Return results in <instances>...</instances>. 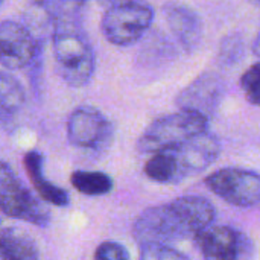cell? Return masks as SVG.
Returning <instances> with one entry per match:
<instances>
[{
    "label": "cell",
    "instance_id": "6da1fadb",
    "mask_svg": "<svg viewBox=\"0 0 260 260\" xmlns=\"http://www.w3.org/2000/svg\"><path fill=\"white\" fill-rule=\"evenodd\" d=\"M216 212L213 204L197 195L180 197L168 204L146 209L134 222L133 235L136 242L166 244L193 239L207 225L213 224Z\"/></svg>",
    "mask_w": 260,
    "mask_h": 260
},
{
    "label": "cell",
    "instance_id": "7a4b0ae2",
    "mask_svg": "<svg viewBox=\"0 0 260 260\" xmlns=\"http://www.w3.org/2000/svg\"><path fill=\"white\" fill-rule=\"evenodd\" d=\"M221 154L219 139L207 129L183 143L151 154L145 165L146 177L160 184H180L204 172Z\"/></svg>",
    "mask_w": 260,
    "mask_h": 260
},
{
    "label": "cell",
    "instance_id": "3957f363",
    "mask_svg": "<svg viewBox=\"0 0 260 260\" xmlns=\"http://www.w3.org/2000/svg\"><path fill=\"white\" fill-rule=\"evenodd\" d=\"M52 50L59 76L70 87L87 85L96 70V56L90 40L73 11L53 18Z\"/></svg>",
    "mask_w": 260,
    "mask_h": 260
},
{
    "label": "cell",
    "instance_id": "277c9868",
    "mask_svg": "<svg viewBox=\"0 0 260 260\" xmlns=\"http://www.w3.org/2000/svg\"><path fill=\"white\" fill-rule=\"evenodd\" d=\"M209 120L210 119L197 111L180 108L177 113L154 120L137 140V148L142 154H154L168 149L206 131Z\"/></svg>",
    "mask_w": 260,
    "mask_h": 260
},
{
    "label": "cell",
    "instance_id": "5b68a950",
    "mask_svg": "<svg viewBox=\"0 0 260 260\" xmlns=\"http://www.w3.org/2000/svg\"><path fill=\"white\" fill-rule=\"evenodd\" d=\"M0 212L5 216L29 222L37 227H47L50 212L41 198H37L18 177L12 168L0 160Z\"/></svg>",
    "mask_w": 260,
    "mask_h": 260
},
{
    "label": "cell",
    "instance_id": "8992f818",
    "mask_svg": "<svg viewBox=\"0 0 260 260\" xmlns=\"http://www.w3.org/2000/svg\"><path fill=\"white\" fill-rule=\"evenodd\" d=\"M154 20V9L143 0L110 5L105 11L101 30L104 37L114 46H131L137 43Z\"/></svg>",
    "mask_w": 260,
    "mask_h": 260
},
{
    "label": "cell",
    "instance_id": "52a82bcc",
    "mask_svg": "<svg viewBox=\"0 0 260 260\" xmlns=\"http://www.w3.org/2000/svg\"><path fill=\"white\" fill-rule=\"evenodd\" d=\"M204 184L216 197L236 207H254L260 198V177L256 171L222 168L204 178Z\"/></svg>",
    "mask_w": 260,
    "mask_h": 260
},
{
    "label": "cell",
    "instance_id": "ba28073f",
    "mask_svg": "<svg viewBox=\"0 0 260 260\" xmlns=\"http://www.w3.org/2000/svg\"><path fill=\"white\" fill-rule=\"evenodd\" d=\"M197 248L204 259H247L253 253V242L248 236L229 225H207L193 238Z\"/></svg>",
    "mask_w": 260,
    "mask_h": 260
},
{
    "label": "cell",
    "instance_id": "9c48e42d",
    "mask_svg": "<svg viewBox=\"0 0 260 260\" xmlns=\"http://www.w3.org/2000/svg\"><path fill=\"white\" fill-rule=\"evenodd\" d=\"M113 137L108 117L94 107L82 105L72 111L67 120V139L79 149H102Z\"/></svg>",
    "mask_w": 260,
    "mask_h": 260
},
{
    "label": "cell",
    "instance_id": "30bf717a",
    "mask_svg": "<svg viewBox=\"0 0 260 260\" xmlns=\"http://www.w3.org/2000/svg\"><path fill=\"white\" fill-rule=\"evenodd\" d=\"M38 53L34 32L17 20L0 21V66L8 70L27 67Z\"/></svg>",
    "mask_w": 260,
    "mask_h": 260
},
{
    "label": "cell",
    "instance_id": "8fae6325",
    "mask_svg": "<svg viewBox=\"0 0 260 260\" xmlns=\"http://www.w3.org/2000/svg\"><path fill=\"white\" fill-rule=\"evenodd\" d=\"M224 93L225 85L221 76L207 72L198 76L178 94L177 105L183 110H192L210 119L218 110Z\"/></svg>",
    "mask_w": 260,
    "mask_h": 260
},
{
    "label": "cell",
    "instance_id": "7c38bea8",
    "mask_svg": "<svg viewBox=\"0 0 260 260\" xmlns=\"http://www.w3.org/2000/svg\"><path fill=\"white\" fill-rule=\"evenodd\" d=\"M168 26L181 47L192 53L203 40V21L200 15L183 3H168L165 6Z\"/></svg>",
    "mask_w": 260,
    "mask_h": 260
},
{
    "label": "cell",
    "instance_id": "4fadbf2b",
    "mask_svg": "<svg viewBox=\"0 0 260 260\" xmlns=\"http://www.w3.org/2000/svg\"><path fill=\"white\" fill-rule=\"evenodd\" d=\"M24 169L38 193V197L44 203H50L56 207L69 206V193L67 190L58 187L50 183L43 174V157L38 151H29L23 158Z\"/></svg>",
    "mask_w": 260,
    "mask_h": 260
},
{
    "label": "cell",
    "instance_id": "5bb4252c",
    "mask_svg": "<svg viewBox=\"0 0 260 260\" xmlns=\"http://www.w3.org/2000/svg\"><path fill=\"white\" fill-rule=\"evenodd\" d=\"M40 257L35 241L15 227H0V260H34Z\"/></svg>",
    "mask_w": 260,
    "mask_h": 260
},
{
    "label": "cell",
    "instance_id": "9a60e30c",
    "mask_svg": "<svg viewBox=\"0 0 260 260\" xmlns=\"http://www.w3.org/2000/svg\"><path fill=\"white\" fill-rule=\"evenodd\" d=\"M26 102V91L21 82L11 73L0 72V120L15 116Z\"/></svg>",
    "mask_w": 260,
    "mask_h": 260
},
{
    "label": "cell",
    "instance_id": "2e32d148",
    "mask_svg": "<svg viewBox=\"0 0 260 260\" xmlns=\"http://www.w3.org/2000/svg\"><path fill=\"white\" fill-rule=\"evenodd\" d=\"M70 183L79 193L87 197H102L114 187L113 178L99 171H75L70 175Z\"/></svg>",
    "mask_w": 260,
    "mask_h": 260
},
{
    "label": "cell",
    "instance_id": "e0dca14e",
    "mask_svg": "<svg viewBox=\"0 0 260 260\" xmlns=\"http://www.w3.org/2000/svg\"><path fill=\"white\" fill-rule=\"evenodd\" d=\"M245 47L244 40L241 35L233 34L222 40L221 49H219V62L225 66H232L235 62H239L244 56Z\"/></svg>",
    "mask_w": 260,
    "mask_h": 260
},
{
    "label": "cell",
    "instance_id": "ac0fdd59",
    "mask_svg": "<svg viewBox=\"0 0 260 260\" xmlns=\"http://www.w3.org/2000/svg\"><path fill=\"white\" fill-rule=\"evenodd\" d=\"M140 257L145 260H186L187 254L172 248V245L166 244H148L140 247Z\"/></svg>",
    "mask_w": 260,
    "mask_h": 260
},
{
    "label": "cell",
    "instance_id": "d6986e66",
    "mask_svg": "<svg viewBox=\"0 0 260 260\" xmlns=\"http://www.w3.org/2000/svg\"><path fill=\"white\" fill-rule=\"evenodd\" d=\"M260 64H253L241 78V87L251 105H259L260 102Z\"/></svg>",
    "mask_w": 260,
    "mask_h": 260
},
{
    "label": "cell",
    "instance_id": "ffe728a7",
    "mask_svg": "<svg viewBox=\"0 0 260 260\" xmlns=\"http://www.w3.org/2000/svg\"><path fill=\"white\" fill-rule=\"evenodd\" d=\"M93 257L98 260H128L131 256L123 245L113 241H107L96 248Z\"/></svg>",
    "mask_w": 260,
    "mask_h": 260
},
{
    "label": "cell",
    "instance_id": "44dd1931",
    "mask_svg": "<svg viewBox=\"0 0 260 260\" xmlns=\"http://www.w3.org/2000/svg\"><path fill=\"white\" fill-rule=\"evenodd\" d=\"M66 2L67 5H72V6H82L87 0H62Z\"/></svg>",
    "mask_w": 260,
    "mask_h": 260
},
{
    "label": "cell",
    "instance_id": "7402d4cb",
    "mask_svg": "<svg viewBox=\"0 0 260 260\" xmlns=\"http://www.w3.org/2000/svg\"><path fill=\"white\" fill-rule=\"evenodd\" d=\"M253 50H254V55L259 56V35H256V38L253 41Z\"/></svg>",
    "mask_w": 260,
    "mask_h": 260
},
{
    "label": "cell",
    "instance_id": "603a6c76",
    "mask_svg": "<svg viewBox=\"0 0 260 260\" xmlns=\"http://www.w3.org/2000/svg\"><path fill=\"white\" fill-rule=\"evenodd\" d=\"M108 5H120V3H129V2H137V0H105Z\"/></svg>",
    "mask_w": 260,
    "mask_h": 260
},
{
    "label": "cell",
    "instance_id": "cb8c5ba5",
    "mask_svg": "<svg viewBox=\"0 0 260 260\" xmlns=\"http://www.w3.org/2000/svg\"><path fill=\"white\" fill-rule=\"evenodd\" d=\"M2 2H3V0H0V5H2Z\"/></svg>",
    "mask_w": 260,
    "mask_h": 260
}]
</instances>
